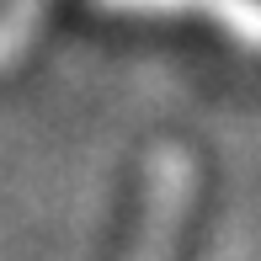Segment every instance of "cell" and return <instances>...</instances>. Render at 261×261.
I'll list each match as a JSON object with an SVG mask.
<instances>
[{
	"instance_id": "obj_1",
	"label": "cell",
	"mask_w": 261,
	"mask_h": 261,
	"mask_svg": "<svg viewBox=\"0 0 261 261\" xmlns=\"http://www.w3.org/2000/svg\"><path fill=\"white\" fill-rule=\"evenodd\" d=\"M197 197V160L181 144H160L144 171V203L139 229L128 240L123 261H176V240L187 229V208Z\"/></svg>"
},
{
	"instance_id": "obj_2",
	"label": "cell",
	"mask_w": 261,
	"mask_h": 261,
	"mask_svg": "<svg viewBox=\"0 0 261 261\" xmlns=\"http://www.w3.org/2000/svg\"><path fill=\"white\" fill-rule=\"evenodd\" d=\"M101 6L134 16H203L245 54H261V0H101Z\"/></svg>"
},
{
	"instance_id": "obj_3",
	"label": "cell",
	"mask_w": 261,
	"mask_h": 261,
	"mask_svg": "<svg viewBox=\"0 0 261 261\" xmlns=\"http://www.w3.org/2000/svg\"><path fill=\"white\" fill-rule=\"evenodd\" d=\"M43 11H48V0H6L0 6V75L27 59L32 38L43 27Z\"/></svg>"
}]
</instances>
